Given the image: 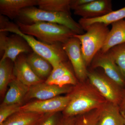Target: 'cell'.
Instances as JSON below:
<instances>
[{
  "label": "cell",
  "instance_id": "6da1fadb",
  "mask_svg": "<svg viewBox=\"0 0 125 125\" xmlns=\"http://www.w3.org/2000/svg\"><path fill=\"white\" fill-rule=\"evenodd\" d=\"M69 94L70 101L62 112L64 117H76L101 108L107 102L88 79L83 82H79L73 86Z\"/></svg>",
  "mask_w": 125,
  "mask_h": 125
},
{
  "label": "cell",
  "instance_id": "7a4b0ae2",
  "mask_svg": "<svg viewBox=\"0 0 125 125\" xmlns=\"http://www.w3.org/2000/svg\"><path fill=\"white\" fill-rule=\"evenodd\" d=\"M0 31L10 32L17 34L26 40L33 52L49 62L53 68L61 62L66 61L68 59L62 47V44L49 45L42 42L33 36L23 33L16 23L9 21L4 16H0Z\"/></svg>",
  "mask_w": 125,
  "mask_h": 125
},
{
  "label": "cell",
  "instance_id": "3957f363",
  "mask_svg": "<svg viewBox=\"0 0 125 125\" xmlns=\"http://www.w3.org/2000/svg\"><path fill=\"white\" fill-rule=\"evenodd\" d=\"M16 24L23 33L49 45L63 44L76 34L69 28L54 23L38 22L28 25L16 22Z\"/></svg>",
  "mask_w": 125,
  "mask_h": 125
},
{
  "label": "cell",
  "instance_id": "277c9868",
  "mask_svg": "<svg viewBox=\"0 0 125 125\" xmlns=\"http://www.w3.org/2000/svg\"><path fill=\"white\" fill-rule=\"evenodd\" d=\"M16 19V22L24 24L38 22L58 24L69 28L76 34H84L83 30L79 23L73 19L71 14L65 12L46 11L31 6L22 9Z\"/></svg>",
  "mask_w": 125,
  "mask_h": 125
},
{
  "label": "cell",
  "instance_id": "5b68a950",
  "mask_svg": "<svg viewBox=\"0 0 125 125\" xmlns=\"http://www.w3.org/2000/svg\"><path fill=\"white\" fill-rule=\"evenodd\" d=\"M84 30L85 33L75 34L74 37L80 42L83 57L88 68L94 57L102 48L110 30L108 25L101 23L93 24Z\"/></svg>",
  "mask_w": 125,
  "mask_h": 125
},
{
  "label": "cell",
  "instance_id": "8992f818",
  "mask_svg": "<svg viewBox=\"0 0 125 125\" xmlns=\"http://www.w3.org/2000/svg\"><path fill=\"white\" fill-rule=\"evenodd\" d=\"M87 78L99 93L108 102L119 105L123 89L105 73L96 69H88Z\"/></svg>",
  "mask_w": 125,
  "mask_h": 125
},
{
  "label": "cell",
  "instance_id": "52a82bcc",
  "mask_svg": "<svg viewBox=\"0 0 125 125\" xmlns=\"http://www.w3.org/2000/svg\"><path fill=\"white\" fill-rule=\"evenodd\" d=\"M7 33L0 31V60L8 58L14 62L20 54L33 52L22 36L16 33L9 36Z\"/></svg>",
  "mask_w": 125,
  "mask_h": 125
},
{
  "label": "cell",
  "instance_id": "ba28073f",
  "mask_svg": "<svg viewBox=\"0 0 125 125\" xmlns=\"http://www.w3.org/2000/svg\"><path fill=\"white\" fill-rule=\"evenodd\" d=\"M62 47L78 81L83 82L87 80L88 69L83 57L80 40L74 37L62 44Z\"/></svg>",
  "mask_w": 125,
  "mask_h": 125
},
{
  "label": "cell",
  "instance_id": "9c48e42d",
  "mask_svg": "<svg viewBox=\"0 0 125 125\" xmlns=\"http://www.w3.org/2000/svg\"><path fill=\"white\" fill-rule=\"evenodd\" d=\"M70 94L45 100H36L21 105L20 111L45 114L62 112L69 103Z\"/></svg>",
  "mask_w": 125,
  "mask_h": 125
},
{
  "label": "cell",
  "instance_id": "30bf717a",
  "mask_svg": "<svg viewBox=\"0 0 125 125\" xmlns=\"http://www.w3.org/2000/svg\"><path fill=\"white\" fill-rule=\"evenodd\" d=\"M90 69L101 68L104 73L122 88H125V79L109 51H100L94 57L89 66Z\"/></svg>",
  "mask_w": 125,
  "mask_h": 125
},
{
  "label": "cell",
  "instance_id": "8fae6325",
  "mask_svg": "<svg viewBox=\"0 0 125 125\" xmlns=\"http://www.w3.org/2000/svg\"><path fill=\"white\" fill-rule=\"evenodd\" d=\"M74 86H61L48 84L45 82L29 87L24 101L36 98L39 100H45L60 96L64 94H69L72 90Z\"/></svg>",
  "mask_w": 125,
  "mask_h": 125
},
{
  "label": "cell",
  "instance_id": "7c38bea8",
  "mask_svg": "<svg viewBox=\"0 0 125 125\" xmlns=\"http://www.w3.org/2000/svg\"><path fill=\"white\" fill-rule=\"evenodd\" d=\"M111 0H92L74 10L76 15L84 19L99 18L113 11Z\"/></svg>",
  "mask_w": 125,
  "mask_h": 125
},
{
  "label": "cell",
  "instance_id": "4fadbf2b",
  "mask_svg": "<svg viewBox=\"0 0 125 125\" xmlns=\"http://www.w3.org/2000/svg\"><path fill=\"white\" fill-rule=\"evenodd\" d=\"M26 54H20L14 62L13 72L15 77L29 87L45 82L37 76L31 69L27 62Z\"/></svg>",
  "mask_w": 125,
  "mask_h": 125
},
{
  "label": "cell",
  "instance_id": "5bb4252c",
  "mask_svg": "<svg viewBox=\"0 0 125 125\" xmlns=\"http://www.w3.org/2000/svg\"><path fill=\"white\" fill-rule=\"evenodd\" d=\"M37 5V0H0V14L10 19H15L22 9Z\"/></svg>",
  "mask_w": 125,
  "mask_h": 125
},
{
  "label": "cell",
  "instance_id": "9a60e30c",
  "mask_svg": "<svg viewBox=\"0 0 125 125\" xmlns=\"http://www.w3.org/2000/svg\"><path fill=\"white\" fill-rule=\"evenodd\" d=\"M9 88L4 97L2 104H20L24 101L29 87L15 77L9 83Z\"/></svg>",
  "mask_w": 125,
  "mask_h": 125
},
{
  "label": "cell",
  "instance_id": "2e32d148",
  "mask_svg": "<svg viewBox=\"0 0 125 125\" xmlns=\"http://www.w3.org/2000/svg\"><path fill=\"white\" fill-rule=\"evenodd\" d=\"M124 123L118 105L107 102L103 108L97 125H124Z\"/></svg>",
  "mask_w": 125,
  "mask_h": 125
},
{
  "label": "cell",
  "instance_id": "e0dca14e",
  "mask_svg": "<svg viewBox=\"0 0 125 125\" xmlns=\"http://www.w3.org/2000/svg\"><path fill=\"white\" fill-rule=\"evenodd\" d=\"M111 25V29L101 50L103 52H107L113 47L125 43V19Z\"/></svg>",
  "mask_w": 125,
  "mask_h": 125
},
{
  "label": "cell",
  "instance_id": "ac0fdd59",
  "mask_svg": "<svg viewBox=\"0 0 125 125\" xmlns=\"http://www.w3.org/2000/svg\"><path fill=\"white\" fill-rule=\"evenodd\" d=\"M26 58L28 64L36 75L45 81L46 80L53 69L49 62L33 52L27 54Z\"/></svg>",
  "mask_w": 125,
  "mask_h": 125
},
{
  "label": "cell",
  "instance_id": "d6986e66",
  "mask_svg": "<svg viewBox=\"0 0 125 125\" xmlns=\"http://www.w3.org/2000/svg\"><path fill=\"white\" fill-rule=\"evenodd\" d=\"M44 115L20 111L7 118L1 125H37Z\"/></svg>",
  "mask_w": 125,
  "mask_h": 125
},
{
  "label": "cell",
  "instance_id": "ffe728a7",
  "mask_svg": "<svg viewBox=\"0 0 125 125\" xmlns=\"http://www.w3.org/2000/svg\"><path fill=\"white\" fill-rule=\"evenodd\" d=\"M125 19V6L115 11H113L106 15L92 19L81 18L78 21L83 30L90 25L95 23H101L108 26L113 23Z\"/></svg>",
  "mask_w": 125,
  "mask_h": 125
},
{
  "label": "cell",
  "instance_id": "44dd1931",
  "mask_svg": "<svg viewBox=\"0 0 125 125\" xmlns=\"http://www.w3.org/2000/svg\"><path fill=\"white\" fill-rule=\"evenodd\" d=\"M14 62L8 58L0 61V94L4 97L7 92L9 83L15 77Z\"/></svg>",
  "mask_w": 125,
  "mask_h": 125
},
{
  "label": "cell",
  "instance_id": "7402d4cb",
  "mask_svg": "<svg viewBox=\"0 0 125 125\" xmlns=\"http://www.w3.org/2000/svg\"><path fill=\"white\" fill-rule=\"evenodd\" d=\"M39 8L43 10L71 14V0H37Z\"/></svg>",
  "mask_w": 125,
  "mask_h": 125
},
{
  "label": "cell",
  "instance_id": "603a6c76",
  "mask_svg": "<svg viewBox=\"0 0 125 125\" xmlns=\"http://www.w3.org/2000/svg\"><path fill=\"white\" fill-rule=\"evenodd\" d=\"M103 107L76 116L74 125H97Z\"/></svg>",
  "mask_w": 125,
  "mask_h": 125
},
{
  "label": "cell",
  "instance_id": "cb8c5ba5",
  "mask_svg": "<svg viewBox=\"0 0 125 125\" xmlns=\"http://www.w3.org/2000/svg\"><path fill=\"white\" fill-rule=\"evenodd\" d=\"M109 51L125 79V43L113 47Z\"/></svg>",
  "mask_w": 125,
  "mask_h": 125
},
{
  "label": "cell",
  "instance_id": "d4e9b609",
  "mask_svg": "<svg viewBox=\"0 0 125 125\" xmlns=\"http://www.w3.org/2000/svg\"><path fill=\"white\" fill-rule=\"evenodd\" d=\"M66 62V61L61 62L56 67L53 68L51 74L45 81V83L51 84L58 78L72 71Z\"/></svg>",
  "mask_w": 125,
  "mask_h": 125
},
{
  "label": "cell",
  "instance_id": "484cf974",
  "mask_svg": "<svg viewBox=\"0 0 125 125\" xmlns=\"http://www.w3.org/2000/svg\"><path fill=\"white\" fill-rule=\"evenodd\" d=\"M20 104H3L0 107V125L14 114L20 111Z\"/></svg>",
  "mask_w": 125,
  "mask_h": 125
},
{
  "label": "cell",
  "instance_id": "4316f807",
  "mask_svg": "<svg viewBox=\"0 0 125 125\" xmlns=\"http://www.w3.org/2000/svg\"><path fill=\"white\" fill-rule=\"evenodd\" d=\"M60 112L44 114L37 125H62L63 116Z\"/></svg>",
  "mask_w": 125,
  "mask_h": 125
},
{
  "label": "cell",
  "instance_id": "83f0119b",
  "mask_svg": "<svg viewBox=\"0 0 125 125\" xmlns=\"http://www.w3.org/2000/svg\"><path fill=\"white\" fill-rule=\"evenodd\" d=\"M79 82L75 74L71 71L58 78L51 84H55L61 87L66 85L75 86Z\"/></svg>",
  "mask_w": 125,
  "mask_h": 125
},
{
  "label": "cell",
  "instance_id": "f1b7e54d",
  "mask_svg": "<svg viewBox=\"0 0 125 125\" xmlns=\"http://www.w3.org/2000/svg\"><path fill=\"white\" fill-rule=\"evenodd\" d=\"M92 0H71L70 7L71 10H74L91 2Z\"/></svg>",
  "mask_w": 125,
  "mask_h": 125
},
{
  "label": "cell",
  "instance_id": "f546056e",
  "mask_svg": "<svg viewBox=\"0 0 125 125\" xmlns=\"http://www.w3.org/2000/svg\"><path fill=\"white\" fill-rule=\"evenodd\" d=\"M118 106L122 114L125 116V88L123 89L121 99Z\"/></svg>",
  "mask_w": 125,
  "mask_h": 125
},
{
  "label": "cell",
  "instance_id": "4dcf8cb0",
  "mask_svg": "<svg viewBox=\"0 0 125 125\" xmlns=\"http://www.w3.org/2000/svg\"><path fill=\"white\" fill-rule=\"evenodd\" d=\"M75 117H63L62 125H74L75 121Z\"/></svg>",
  "mask_w": 125,
  "mask_h": 125
},
{
  "label": "cell",
  "instance_id": "1f68e13d",
  "mask_svg": "<svg viewBox=\"0 0 125 125\" xmlns=\"http://www.w3.org/2000/svg\"><path fill=\"white\" fill-rule=\"evenodd\" d=\"M123 115V117H124V119H125V123H124V125H125V116L123 115Z\"/></svg>",
  "mask_w": 125,
  "mask_h": 125
}]
</instances>
